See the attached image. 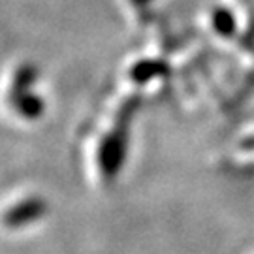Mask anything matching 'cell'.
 <instances>
[{
	"label": "cell",
	"instance_id": "cell-1",
	"mask_svg": "<svg viewBox=\"0 0 254 254\" xmlns=\"http://www.w3.org/2000/svg\"><path fill=\"white\" fill-rule=\"evenodd\" d=\"M46 203L40 200V198H32V200H25L17 203L15 207H11L6 213L4 217V222L8 224L9 228H21L25 224H30L34 220H40V218L46 215Z\"/></svg>",
	"mask_w": 254,
	"mask_h": 254
}]
</instances>
